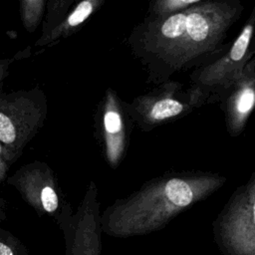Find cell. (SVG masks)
<instances>
[{
  "label": "cell",
  "instance_id": "cell-1",
  "mask_svg": "<svg viewBox=\"0 0 255 255\" xmlns=\"http://www.w3.org/2000/svg\"><path fill=\"white\" fill-rule=\"evenodd\" d=\"M243 11L239 0H200L168 17L146 15L127 42L147 72V82L159 85L175 73L219 58L230 44L224 43L230 28Z\"/></svg>",
  "mask_w": 255,
  "mask_h": 255
},
{
  "label": "cell",
  "instance_id": "cell-2",
  "mask_svg": "<svg viewBox=\"0 0 255 255\" xmlns=\"http://www.w3.org/2000/svg\"><path fill=\"white\" fill-rule=\"evenodd\" d=\"M225 182V176L205 171L166 173L154 177L105 209L101 214L102 231L119 238L151 233L207 198Z\"/></svg>",
  "mask_w": 255,
  "mask_h": 255
},
{
  "label": "cell",
  "instance_id": "cell-3",
  "mask_svg": "<svg viewBox=\"0 0 255 255\" xmlns=\"http://www.w3.org/2000/svg\"><path fill=\"white\" fill-rule=\"evenodd\" d=\"M48 116V101L39 87L10 93L0 92V142L4 156L12 164L43 128Z\"/></svg>",
  "mask_w": 255,
  "mask_h": 255
},
{
  "label": "cell",
  "instance_id": "cell-4",
  "mask_svg": "<svg viewBox=\"0 0 255 255\" xmlns=\"http://www.w3.org/2000/svg\"><path fill=\"white\" fill-rule=\"evenodd\" d=\"M255 5L240 33L216 60L196 68L190 75L189 88L203 105L215 104L220 92L240 73L255 55Z\"/></svg>",
  "mask_w": 255,
  "mask_h": 255
},
{
  "label": "cell",
  "instance_id": "cell-5",
  "mask_svg": "<svg viewBox=\"0 0 255 255\" xmlns=\"http://www.w3.org/2000/svg\"><path fill=\"white\" fill-rule=\"evenodd\" d=\"M127 105L133 126L145 132L204 106L194 91L173 80L157 85Z\"/></svg>",
  "mask_w": 255,
  "mask_h": 255
},
{
  "label": "cell",
  "instance_id": "cell-6",
  "mask_svg": "<svg viewBox=\"0 0 255 255\" xmlns=\"http://www.w3.org/2000/svg\"><path fill=\"white\" fill-rule=\"evenodd\" d=\"M214 232L227 255H255V172L234 190L214 222Z\"/></svg>",
  "mask_w": 255,
  "mask_h": 255
},
{
  "label": "cell",
  "instance_id": "cell-7",
  "mask_svg": "<svg viewBox=\"0 0 255 255\" xmlns=\"http://www.w3.org/2000/svg\"><path fill=\"white\" fill-rule=\"evenodd\" d=\"M6 182L39 216H51L57 223L69 204L60 188L57 174L45 161L34 160L22 165L7 176Z\"/></svg>",
  "mask_w": 255,
  "mask_h": 255
},
{
  "label": "cell",
  "instance_id": "cell-8",
  "mask_svg": "<svg viewBox=\"0 0 255 255\" xmlns=\"http://www.w3.org/2000/svg\"><path fill=\"white\" fill-rule=\"evenodd\" d=\"M59 227L64 233L66 255H100L101 254V214L98 187L91 181L75 213L68 205Z\"/></svg>",
  "mask_w": 255,
  "mask_h": 255
},
{
  "label": "cell",
  "instance_id": "cell-9",
  "mask_svg": "<svg viewBox=\"0 0 255 255\" xmlns=\"http://www.w3.org/2000/svg\"><path fill=\"white\" fill-rule=\"evenodd\" d=\"M127 104L115 90L108 88L95 116L96 135L103 156L112 168H117L125 159L129 134L134 127Z\"/></svg>",
  "mask_w": 255,
  "mask_h": 255
},
{
  "label": "cell",
  "instance_id": "cell-10",
  "mask_svg": "<svg viewBox=\"0 0 255 255\" xmlns=\"http://www.w3.org/2000/svg\"><path fill=\"white\" fill-rule=\"evenodd\" d=\"M216 103L223 113L227 132L240 135L255 109V55L220 92Z\"/></svg>",
  "mask_w": 255,
  "mask_h": 255
},
{
  "label": "cell",
  "instance_id": "cell-11",
  "mask_svg": "<svg viewBox=\"0 0 255 255\" xmlns=\"http://www.w3.org/2000/svg\"><path fill=\"white\" fill-rule=\"evenodd\" d=\"M105 4V0H83L67 14L65 19L45 37H39L35 47H51L62 39L78 32L81 27Z\"/></svg>",
  "mask_w": 255,
  "mask_h": 255
},
{
  "label": "cell",
  "instance_id": "cell-12",
  "mask_svg": "<svg viewBox=\"0 0 255 255\" xmlns=\"http://www.w3.org/2000/svg\"><path fill=\"white\" fill-rule=\"evenodd\" d=\"M47 2L46 0H21L19 2L21 22L28 33H34L39 27L45 14Z\"/></svg>",
  "mask_w": 255,
  "mask_h": 255
},
{
  "label": "cell",
  "instance_id": "cell-13",
  "mask_svg": "<svg viewBox=\"0 0 255 255\" xmlns=\"http://www.w3.org/2000/svg\"><path fill=\"white\" fill-rule=\"evenodd\" d=\"M73 3V0H50L47 2L40 37L48 35L65 19Z\"/></svg>",
  "mask_w": 255,
  "mask_h": 255
},
{
  "label": "cell",
  "instance_id": "cell-14",
  "mask_svg": "<svg viewBox=\"0 0 255 255\" xmlns=\"http://www.w3.org/2000/svg\"><path fill=\"white\" fill-rule=\"evenodd\" d=\"M200 0H155L148 5L147 16L162 18L182 12Z\"/></svg>",
  "mask_w": 255,
  "mask_h": 255
},
{
  "label": "cell",
  "instance_id": "cell-15",
  "mask_svg": "<svg viewBox=\"0 0 255 255\" xmlns=\"http://www.w3.org/2000/svg\"><path fill=\"white\" fill-rule=\"evenodd\" d=\"M0 255H27V251L15 236L0 228Z\"/></svg>",
  "mask_w": 255,
  "mask_h": 255
},
{
  "label": "cell",
  "instance_id": "cell-16",
  "mask_svg": "<svg viewBox=\"0 0 255 255\" xmlns=\"http://www.w3.org/2000/svg\"><path fill=\"white\" fill-rule=\"evenodd\" d=\"M15 60H16V57L0 59V92L3 86V82L6 79V77L9 75L10 68Z\"/></svg>",
  "mask_w": 255,
  "mask_h": 255
},
{
  "label": "cell",
  "instance_id": "cell-17",
  "mask_svg": "<svg viewBox=\"0 0 255 255\" xmlns=\"http://www.w3.org/2000/svg\"><path fill=\"white\" fill-rule=\"evenodd\" d=\"M9 168H10V164L5 159L4 148H3L2 143L0 142V184L3 181H6Z\"/></svg>",
  "mask_w": 255,
  "mask_h": 255
},
{
  "label": "cell",
  "instance_id": "cell-18",
  "mask_svg": "<svg viewBox=\"0 0 255 255\" xmlns=\"http://www.w3.org/2000/svg\"><path fill=\"white\" fill-rule=\"evenodd\" d=\"M6 208H7V201L0 197V221H3L6 219Z\"/></svg>",
  "mask_w": 255,
  "mask_h": 255
}]
</instances>
